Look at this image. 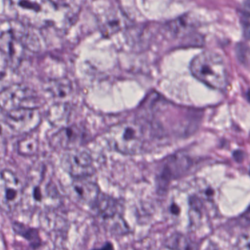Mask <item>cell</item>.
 Returning a JSON list of instances; mask_svg holds the SVG:
<instances>
[{
  "instance_id": "cell-22",
  "label": "cell",
  "mask_w": 250,
  "mask_h": 250,
  "mask_svg": "<svg viewBox=\"0 0 250 250\" xmlns=\"http://www.w3.org/2000/svg\"><path fill=\"white\" fill-rule=\"evenodd\" d=\"M247 100H248L249 102H250V90H249L248 92H247Z\"/></svg>"
},
{
  "instance_id": "cell-5",
  "label": "cell",
  "mask_w": 250,
  "mask_h": 250,
  "mask_svg": "<svg viewBox=\"0 0 250 250\" xmlns=\"http://www.w3.org/2000/svg\"><path fill=\"white\" fill-rule=\"evenodd\" d=\"M0 103L2 110L8 112L18 109H39L42 99L36 91L23 84H14L1 92Z\"/></svg>"
},
{
  "instance_id": "cell-14",
  "label": "cell",
  "mask_w": 250,
  "mask_h": 250,
  "mask_svg": "<svg viewBox=\"0 0 250 250\" xmlns=\"http://www.w3.org/2000/svg\"><path fill=\"white\" fill-rule=\"evenodd\" d=\"M165 246L172 250H200V244L182 232H175L165 241Z\"/></svg>"
},
{
  "instance_id": "cell-7",
  "label": "cell",
  "mask_w": 250,
  "mask_h": 250,
  "mask_svg": "<svg viewBox=\"0 0 250 250\" xmlns=\"http://www.w3.org/2000/svg\"><path fill=\"white\" fill-rule=\"evenodd\" d=\"M22 183L13 171L5 169L0 177V206L2 211L11 213L17 208L24 195Z\"/></svg>"
},
{
  "instance_id": "cell-1",
  "label": "cell",
  "mask_w": 250,
  "mask_h": 250,
  "mask_svg": "<svg viewBox=\"0 0 250 250\" xmlns=\"http://www.w3.org/2000/svg\"><path fill=\"white\" fill-rule=\"evenodd\" d=\"M17 17L27 24L39 28L64 31L77 18L75 2L53 1H15L11 2Z\"/></svg>"
},
{
  "instance_id": "cell-15",
  "label": "cell",
  "mask_w": 250,
  "mask_h": 250,
  "mask_svg": "<svg viewBox=\"0 0 250 250\" xmlns=\"http://www.w3.org/2000/svg\"><path fill=\"white\" fill-rule=\"evenodd\" d=\"M12 228L14 232L19 236L28 241L33 249H37L42 246V238H41L39 231L36 228H32L25 224L20 222H14Z\"/></svg>"
},
{
  "instance_id": "cell-12",
  "label": "cell",
  "mask_w": 250,
  "mask_h": 250,
  "mask_svg": "<svg viewBox=\"0 0 250 250\" xmlns=\"http://www.w3.org/2000/svg\"><path fill=\"white\" fill-rule=\"evenodd\" d=\"M126 25L124 13L114 8L106 11L100 18V28L105 36H112Z\"/></svg>"
},
{
  "instance_id": "cell-18",
  "label": "cell",
  "mask_w": 250,
  "mask_h": 250,
  "mask_svg": "<svg viewBox=\"0 0 250 250\" xmlns=\"http://www.w3.org/2000/svg\"><path fill=\"white\" fill-rule=\"evenodd\" d=\"M39 147V140L33 136H27L19 142L17 151L21 156H33L36 154Z\"/></svg>"
},
{
  "instance_id": "cell-6",
  "label": "cell",
  "mask_w": 250,
  "mask_h": 250,
  "mask_svg": "<svg viewBox=\"0 0 250 250\" xmlns=\"http://www.w3.org/2000/svg\"><path fill=\"white\" fill-rule=\"evenodd\" d=\"M21 32L8 28L2 30L0 37L1 70L4 67L17 68L24 58L26 40Z\"/></svg>"
},
{
  "instance_id": "cell-17",
  "label": "cell",
  "mask_w": 250,
  "mask_h": 250,
  "mask_svg": "<svg viewBox=\"0 0 250 250\" xmlns=\"http://www.w3.org/2000/svg\"><path fill=\"white\" fill-rule=\"evenodd\" d=\"M46 90L55 97L63 98L71 94L72 85L68 79L52 80L47 83Z\"/></svg>"
},
{
  "instance_id": "cell-13",
  "label": "cell",
  "mask_w": 250,
  "mask_h": 250,
  "mask_svg": "<svg viewBox=\"0 0 250 250\" xmlns=\"http://www.w3.org/2000/svg\"><path fill=\"white\" fill-rule=\"evenodd\" d=\"M119 208L120 203L117 199L102 192L91 210L104 220H110L118 216Z\"/></svg>"
},
{
  "instance_id": "cell-20",
  "label": "cell",
  "mask_w": 250,
  "mask_h": 250,
  "mask_svg": "<svg viewBox=\"0 0 250 250\" xmlns=\"http://www.w3.org/2000/svg\"><path fill=\"white\" fill-rule=\"evenodd\" d=\"M242 24L244 37L247 40H250V22L247 21H244Z\"/></svg>"
},
{
  "instance_id": "cell-8",
  "label": "cell",
  "mask_w": 250,
  "mask_h": 250,
  "mask_svg": "<svg viewBox=\"0 0 250 250\" xmlns=\"http://www.w3.org/2000/svg\"><path fill=\"white\" fill-rule=\"evenodd\" d=\"M61 165L74 180L88 179L96 173L93 158L84 150H68L62 156Z\"/></svg>"
},
{
  "instance_id": "cell-3",
  "label": "cell",
  "mask_w": 250,
  "mask_h": 250,
  "mask_svg": "<svg viewBox=\"0 0 250 250\" xmlns=\"http://www.w3.org/2000/svg\"><path fill=\"white\" fill-rule=\"evenodd\" d=\"M108 140L112 147L119 153L135 155L143 150L145 133L143 126L135 122H124L109 128Z\"/></svg>"
},
{
  "instance_id": "cell-19",
  "label": "cell",
  "mask_w": 250,
  "mask_h": 250,
  "mask_svg": "<svg viewBox=\"0 0 250 250\" xmlns=\"http://www.w3.org/2000/svg\"><path fill=\"white\" fill-rule=\"evenodd\" d=\"M244 17L250 18V1L243 3L242 8L241 10Z\"/></svg>"
},
{
  "instance_id": "cell-21",
  "label": "cell",
  "mask_w": 250,
  "mask_h": 250,
  "mask_svg": "<svg viewBox=\"0 0 250 250\" xmlns=\"http://www.w3.org/2000/svg\"><path fill=\"white\" fill-rule=\"evenodd\" d=\"M92 250H115V247L112 243L107 241V242L104 243V244H103L102 247L93 249Z\"/></svg>"
},
{
  "instance_id": "cell-4",
  "label": "cell",
  "mask_w": 250,
  "mask_h": 250,
  "mask_svg": "<svg viewBox=\"0 0 250 250\" xmlns=\"http://www.w3.org/2000/svg\"><path fill=\"white\" fill-rule=\"evenodd\" d=\"M191 158L178 153L161 162L156 174V187L159 193L166 192L174 180L185 175L193 166Z\"/></svg>"
},
{
  "instance_id": "cell-11",
  "label": "cell",
  "mask_w": 250,
  "mask_h": 250,
  "mask_svg": "<svg viewBox=\"0 0 250 250\" xmlns=\"http://www.w3.org/2000/svg\"><path fill=\"white\" fill-rule=\"evenodd\" d=\"M73 194L77 201L93 208L102 194L100 187L94 181L89 179H77L71 185Z\"/></svg>"
},
{
  "instance_id": "cell-9",
  "label": "cell",
  "mask_w": 250,
  "mask_h": 250,
  "mask_svg": "<svg viewBox=\"0 0 250 250\" xmlns=\"http://www.w3.org/2000/svg\"><path fill=\"white\" fill-rule=\"evenodd\" d=\"M42 121L39 109H18L5 114V123L16 132L25 134L37 128Z\"/></svg>"
},
{
  "instance_id": "cell-2",
  "label": "cell",
  "mask_w": 250,
  "mask_h": 250,
  "mask_svg": "<svg viewBox=\"0 0 250 250\" xmlns=\"http://www.w3.org/2000/svg\"><path fill=\"white\" fill-rule=\"evenodd\" d=\"M191 74L199 81L216 90H225L228 85V71L222 55L212 51L197 55L190 64Z\"/></svg>"
},
{
  "instance_id": "cell-23",
  "label": "cell",
  "mask_w": 250,
  "mask_h": 250,
  "mask_svg": "<svg viewBox=\"0 0 250 250\" xmlns=\"http://www.w3.org/2000/svg\"></svg>"
},
{
  "instance_id": "cell-10",
  "label": "cell",
  "mask_w": 250,
  "mask_h": 250,
  "mask_svg": "<svg viewBox=\"0 0 250 250\" xmlns=\"http://www.w3.org/2000/svg\"><path fill=\"white\" fill-rule=\"evenodd\" d=\"M85 131L78 125L65 127L52 136V141L55 147L67 150L77 149L85 142Z\"/></svg>"
},
{
  "instance_id": "cell-16",
  "label": "cell",
  "mask_w": 250,
  "mask_h": 250,
  "mask_svg": "<svg viewBox=\"0 0 250 250\" xmlns=\"http://www.w3.org/2000/svg\"><path fill=\"white\" fill-rule=\"evenodd\" d=\"M70 114L71 108L68 104L57 103L49 108L47 118L52 125L64 126L68 123Z\"/></svg>"
}]
</instances>
